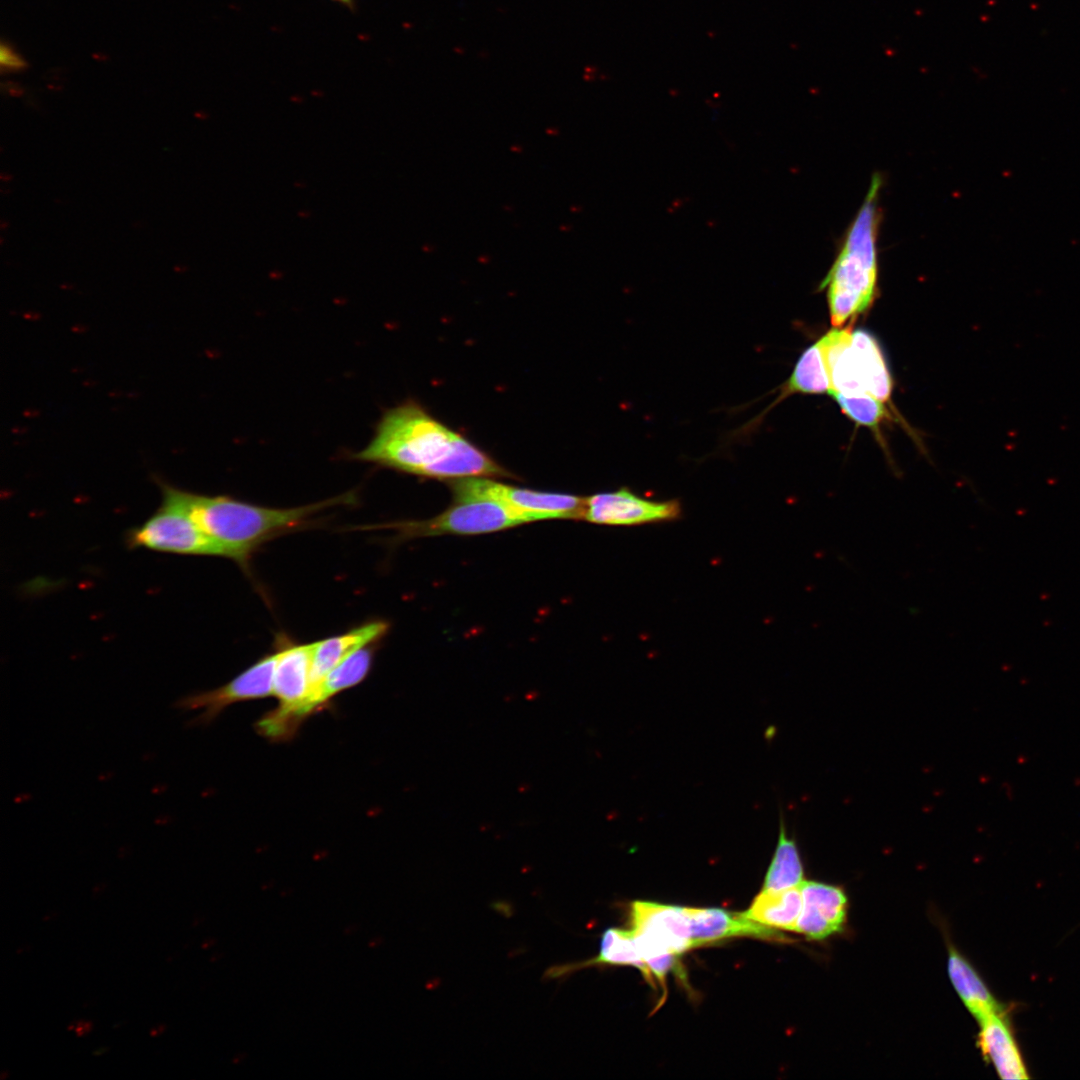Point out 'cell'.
Instances as JSON below:
<instances>
[{
	"instance_id": "obj_23",
	"label": "cell",
	"mask_w": 1080,
	"mask_h": 1080,
	"mask_svg": "<svg viewBox=\"0 0 1080 1080\" xmlns=\"http://www.w3.org/2000/svg\"><path fill=\"white\" fill-rule=\"evenodd\" d=\"M1 66L7 70H20L25 62L10 46L2 44L0 47Z\"/></svg>"
},
{
	"instance_id": "obj_22",
	"label": "cell",
	"mask_w": 1080,
	"mask_h": 1080,
	"mask_svg": "<svg viewBox=\"0 0 1080 1080\" xmlns=\"http://www.w3.org/2000/svg\"><path fill=\"white\" fill-rule=\"evenodd\" d=\"M831 396L840 405L842 411L857 424L876 428L887 417L882 401L872 396H847L842 393H834Z\"/></svg>"
},
{
	"instance_id": "obj_2",
	"label": "cell",
	"mask_w": 1080,
	"mask_h": 1080,
	"mask_svg": "<svg viewBox=\"0 0 1080 1080\" xmlns=\"http://www.w3.org/2000/svg\"><path fill=\"white\" fill-rule=\"evenodd\" d=\"M883 181L873 175L865 200L850 223L838 254L821 282L832 325L839 327L864 313L877 293V239L882 218L879 195Z\"/></svg>"
},
{
	"instance_id": "obj_13",
	"label": "cell",
	"mask_w": 1080,
	"mask_h": 1080,
	"mask_svg": "<svg viewBox=\"0 0 1080 1080\" xmlns=\"http://www.w3.org/2000/svg\"><path fill=\"white\" fill-rule=\"evenodd\" d=\"M693 947L715 943L730 937H753L764 940L784 941L785 937L771 927L763 925L745 912H729L719 908H687Z\"/></svg>"
},
{
	"instance_id": "obj_18",
	"label": "cell",
	"mask_w": 1080,
	"mask_h": 1080,
	"mask_svg": "<svg viewBox=\"0 0 1080 1080\" xmlns=\"http://www.w3.org/2000/svg\"><path fill=\"white\" fill-rule=\"evenodd\" d=\"M373 647L367 645L341 661L310 691L296 713L302 721L340 692L359 684L369 673Z\"/></svg>"
},
{
	"instance_id": "obj_12",
	"label": "cell",
	"mask_w": 1080,
	"mask_h": 1080,
	"mask_svg": "<svg viewBox=\"0 0 1080 1080\" xmlns=\"http://www.w3.org/2000/svg\"><path fill=\"white\" fill-rule=\"evenodd\" d=\"M800 891L802 909L795 932L821 940L842 930L846 921L847 898L840 887L804 880Z\"/></svg>"
},
{
	"instance_id": "obj_14",
	"label": "cell",
	"mask_w": 1080,
	"mask_h": 1080,
	"mask_svg": "<svg viewBox=\"0 0 1080 1080\" xmlns=\"http://www.w3.org/2000/svg\"><path fill=\"white\" fill-rule=\"evenodd\" d=\"M604 964L634 966L647 982L654 986L653 975L639 952L632 931L620 928H608L603 932L596 957L584 962L552 966L546 970L544 978L559 979L580 969Z\"/></svg>"
},
{
	"instance_id": "obj_10",
	"label": "cell",
	"mask_w": 1080,
	"mask_h": 1080,
	"mask_svg": "<svg viewBox=\"0 0 1080 1080\" xmlns=\"http://www.w3.org/2000/svg\"><path fill=\"white\" fill-rule=\"evenodd\" d=\"M313 648L314 642L279 650L273 686V695L279 700V706L266 714L268 722L276 730L287 731L290 728L294 712L310 694Z\"/></svg>"
},
{
	"instance_id": "obj_16",
	"label": "cell",
	"mask_w": 1080,
	"mask_h": 1080,
	"mask_svg": "<svg viewBox=\"0 0 1080 1080\" xmlns=\"http://www.w3.org/2000/svg\"><path fill=\"white\" fill-rule=\"evenodd\" d=\"M980 1023L978 1045L983 1056L994 1065L998 1075L1005 1080L1027 1079V1070L1014 1036L1003 1012L993 1014Z\"/></svg>"
},
{
	"instance_id": "obj_15",
	"label": "cell",
	"mask_w": 1080,
	"mask_h": 1080,
	"mask_svg": "<svg viewBox=\"0 0 1080 1080\" xmlns=\"http://www.w3.org/2000/svg\"><path fill=\"white\" fill-rule=\"evenodd\" d=\"M388 630L384 621H373L348 632L314 642L311 682L315 687L335 666L355 651L375 643Z\"/></svg>"
},
{
	"instance_id": "obj_19",
	"label": "cell",
	"mask_w": 1080,
	"mask_h": 1080,
	"mask_svg": "<svg viewBox=\"0 0 1080 1080\" xmlns=\"http://www.w3.org/2000/svg\"><path fill=\"white\" fill-rule=\"evenodd\" d=\"M948 974L961 1000L979 1022L993 1014L1002 1012L1000 1004L990 993L974 968L951 946L948 957Z\"/></svg>"
},
{
	"instance_id": "obj_9",
	"label": "cell",
	"mask_w": 1080,
	"mask_h": 1080,
	"mask_svg": "<svg viewBox=\"0 0 1080 1080\" xmlns=\"http://www.w3.org/2000/svg\"><path fill=\"white\" fill-rule=\"evenodd\" d=\"M681 505L677 500L653 501L628 488L603 492L586 498L584 519L603 525H639L678 519Z\"/></svg>"
},
{
	"instance_id": "obj_26",
	"label": "cell",
	"mask_w": 1080,
	"mask_h": 1080,
	"mask_svg": "<svg viewBox=\"0 0 1080 1080\" xmlns=\"http://www.w3.org/2000/svg\"><path fill=\"white\" fill-rule=\"evenodd\" d=\"M165 1028H166L165 1025H158L157 1027H155V1028H153L151 1030L150 1034H151V1036L155 1037V1036L161 1034L162 1032H164Z\"/></svg>"
},
{
	"instance_id": "obj_3",
	"label": "cell",
	"mask_w": 1080,
	"mask_h": 1080,
	"mask_svg": "<svg viewBox=\"0 0 1080 1080\" xmlns=\"http://www.w3.org/2000/svg\"><path fill=\"white\" fill-rule=\"evenodd\" d=\"M458 435L421 405L407 401L385 411L368 445L352 458L436 479Z\"/></svg>"
},
{
	"instance_id": "obj_11",
	"label": "cell",
	"mask_w": 1080,
	"mask_h": 1080,
	"mask_svg": "<svg viewBox=\"0 0 1080 1080\" xmlns=\"http://www.w3.org/2000/svg\"><path fill=\"white\" fill-rule=\"evenodd\" d=\"M630 922L637 943L676 955L694 948L685 907L636 901L631 905Z\"/></svg>"
},
{
	"instance_id": "obj_8",
	"label": "cell",
	"mask_w": 1080,
	"mask_h": 1080,
	"mask_svg": "<svg viewBox=\"0 0 1080 1080\" xmlns=\"http://www.w3.org/2000/svg\"><path fill=\"white\" fill-rule=\"evenodd\" d=\"M278 658L279 651L267 655L221 687L181 697L175 707L183 711L201 710L192 723L204 725L231 704L265 698L273 694Z\"/></svg>"
},
{
	"instance_id": "obj_7",
	"label": "cell",
	"mask_w": 1080,
	"mask_h": 1080,
	"mask_svg": "<svg viewBox=\"0 0 1080 1080\" xmlns=\"http://www.w3.org/2000/svg\"><path fill=\"white\" fill-rule=\"evenodd\" d=\"M528 520L501 502L491 499L455 500L441 514L421 521L391 524L402 537L444 534L474 535L508 529Z\"/></svg>"
},
{
	"instance_id": "obj_20",
	"label": "cell",
	"mask_w": 1080,
	"mask_h": 1080,
	"mask_svg": "<svg viewBox=\"0 0 1080 1080\" xmlns=\"http://www.w3.org/2000/svg\"><path fill=\"white\" fill-rule=\"evenodd\" d=\"M801 909L799 886L782 891L762 890L745 914L768 927L794 931Z\"/></svg>"
},
{
	"instance_id": "obj_6",
	"label": "cell",
	"mask_w": 1080,
	"mask_h": 1080,
	"mask_svg": "<svg viewBox=\"0 0 1080 1080\" xmlns=\"http://www.w3.org/2000/svg\"><path fill=\"white\" fill-rule=\"evenodd\" d=\"M454 500L491 499L508 506L528 522L547 519H584L586 498L575 495L515 488L485 477L453 480Z\"/></svg>"
},
{
	"instance_id": "obj_4",
	"label": "cell",
	"mask_w": 1080,
	"mask_h": 1080,
	"mask_svg": "<svg viewBox=\"0 0 1080 1080\" xmlns=\"http://www.w3.org/2000/svg\"><path fill=\"white\" fill-rule=\"evenodd\" d=\"M156 480L161 489V504L142 524L126 531V546L177 555L229 558L228 551L194 522L175 496L172 485Z\"/></svg>"
},
{
	"instance_id": "obj_24",
	"label": "cell",
	"mask_w": 1080,
	"mask_h": 1080,
	"mask_svg": "<svg viewBox=\"0 0 1080 1080\" xmlns=\"http://www.w3.org/2000/svg\"><path fill=\"white\" fill-rule=\"evenodd\" d=\"M92 1026H93L92 1022L80 1020V1021H74L73 1023H71L69 1025L68 1029L69 1030H74L76 1032L77 1036L82 1037L85 1034H87L88 1032H90V1030L92 1029Z\"/></svg>"
},
{
	"instance_id": "obj_25",
	"label": "cell",
	"mask_w": 1080,
	"mask_h": 1080,
	"mask_svg": "<svg viewBox=\"0 0 1080 1080\" xmlns=\"http://www.w3.org/2000/svg\"><path fill=\"white\" fill-rule=\"evenodd\" d=\"M331 1L343 6L345 8H347V9H349L350 11H355V9H356V0H331Z\"/></svg>"
},
{
	"instance_id": "obj_27",
	"label": "cell",
	"mask_w": 1080,
	"mask_h": 1080,
	"mask_svg": "<svg viewBox=\"0 0 1080 1080\" xmlns=\"http://www.w3.org/2000/svg\"><path fill=\"white\" fill-rule=\"evenodd\" d=\"M106 1050H108V1049H107V1048H105V1049H104V1048H101L100 1050H97V1051H95V1052H94V1054H95V1055H99V1054H101V1053H104V1052H105Z\"/></svg>"
},
{
	"instance_id": "obj_1",
	"label": "cell",
	"mask_w": 1080,
	"mask_h": 1080,
	"mask_svg": "<svg viewBox=\"0 0 1080 1080\" xmlns=\"http://www.w3.org/2000/svg\"><path fill=\"white\" fill-rule=\"evenodd\" d=\"M185 510L208 536L220 543L229 558L240 564L262 543L303 525L312 514L345 499L286 509L268 508L225 495H204L172 485Z\"/></svg>"
},
{
	"instance_id": "obj_17",
	"label": "cell",
	"mask_w": 1080,
	"mask_h": 1080,
	"mask_svg": "<svg viewBox=\"0 0 1080 1080\" xmlns=\"http://www.w3.org/2000/svg\"><path fill=\"white\" fill-rule=\"evenodd\" d=\"M837 331L838 329L829 331L802 353L773 405L796 393L830 392L829 352L836 339Z\"/></svg>"
},
{
	"instance_id": "obj_21",
	"label": "cell",
	"mask_w": 1080,
	"mask_h": 1080,
	"mask_svg": "<svg viewBox=\"0 0 1080 1080\" xmlns=\"http://www.w3.org/2000/svg\"><path fill=\"white\" fill-rule=\"evenodd\" d=\"M803 881L804 870L797 844L788 836L781 819L778 843L767 869L762 890L782 891L799 887Z\"/></svg>"
},
{
	"instance_id": "obj_5",
	"label": "cell",
	"mask_w": 1080,
	"mask_h": 1080,
	"mask_svg": "<svg viewBox=\"0 0 1080 1080\" xmlns=\"http://www.w3.org/2000/svg\"><path fill=\"white\" fill-rule=\"evenodd\" d=\"M830 392L889 399L891 376L877 340L867 331L838 329L829 352Z\"/></svg>"
}]
</instances>
